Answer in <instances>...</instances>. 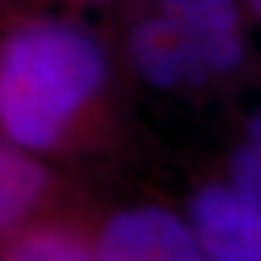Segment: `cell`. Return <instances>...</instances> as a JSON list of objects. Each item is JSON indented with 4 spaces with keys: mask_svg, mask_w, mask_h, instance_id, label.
I'll list each match as a JSON object with an SVG mask.
<instances>
[{
    "mask_svg": "<svg viewBox=\"0 0 261 261\" xmlns=\"http://www.w3.org/2000/svg\"><path fill=\"white\" fill-rule=\"evenodd\" d=\"M105 82L103 48L84 28L23 21L0 45V134L28 151L53 149Z\"/></svg>",
    "mask_w": 261,
    "mask_h": 261,
    "instance_id": "1",
    "label": "cell"
},
{
    "mask_svg": "<svg viewBox=\"0 0 261 261\" xmlns=\"http://www.w3.org/2000/svg\"><path fill=\"white\" fill-rule=\"evenodd\" d=\"M95 261H207L190 223L161 207L112 217L93 248Z\"/></svg>",
    "mask_w": 261,
    "mask_h": 261,
    "instance_id": "2",
    "label": "cell"
},
{
    "mask_svg": "<svg viewBox=\"0 0 261 261\" xmlns=\"http://www.w3.org/2000/svg\"><path fill=\"white\" fill-rule=\"evenodd\" d=\"M190 226L207 261H261V201L234 186L201 190Z\"/></svg>",
    "mask_w": 261,
    "mask_h": 261,
    "instance_id": "3",
    "label": "cell"
},
{
    "mask_svg": "<svg viewBox=\"0 0 261 261\" xmlns=\"http://www.w3.org/2000/svg\"><path fill=\"white\" fill-rule=\"evenodd\" d=\"M128 48L138 72L159 87L196 85L211 77L186 31L155 6L134 19Z\"/></svg>",
    "mask_w": 261,
    "mask_h": 261,
    "instance_id": "4",
    "label": "cell"
},
{
    "mask_svg": "<svg viewBox=\"0 0 261 261\" xmlns=\"http://www.w3.org/2000/svg\"><path fill=\"white\" fill-rule=\"evenodd\" d=\"M192 39L211 75L226 74L242 60V33L234 0H153Z\"/></svg>",
    "mask_w": 261,
    "mask_h": 261,
    "instance_id": "5",
    "label": "cell"
},
{
    "mask_svg": "<svg viewBox=\"0 0 261 261\" xmlns=\"http://www.w3.org/2000/svg\"><path fill=\"white\" fill-rule=\"evenodd\" d=\"M25 151L0 134V238L37 209L48 188L47 170Z\"/></svg>",
    "mask_w": 261,
    "mask_h": 261,
    "instance_id": "6",
    "label": "cell"
},
{
    "mask_svg": "<svg viewBox=\"0 0 261 261\" xmlns=\"http://www.w3.org/2000/svg\"><path fill=\"white\" fill-rule=\"evenodd\" d=\"M6 261H95L93 248L60 224L28 228L12 242Z\"/></svg>",
    "mask_w": 261,
    "mask_h": 261,
    "instance_id": "7",
    "label": "cell"
},
{
    "mask_svg": "<svg viewBox=\"0 0 261 261\" xmlns=\"http://www.w3.org/2000/svg\"><path fill=\"white\" fill-rule=\"evenodd\" d=\"M230 178L236 190L261 201V111L248 126V140L234 153Z\"/></svg>",
    "mask_w": 261,
    "mask_h": 261,
    "instance_id": "8",
    "label": "cell"
},
{
    "mask_svg": "<svg viewBox=\"0 0 261 261\" xmlns=\"http://www.w3.org/2000/svg\"><path fill=\"white\" fill-rule=\"evenodd\" d=\"M252 4H253V8L257 10V14L261 16V0H252Z\"/></svg>",
    "mask_w": 261,
    "mask_h": 261,
    "instance_id": "9",
    "label": "cell"
},
{
    "mask_svg": "<svg viewBox=\"0 0 261 261\" xmlns=\"http://www.w3.org/2000/svg\"><path fill=\"white\" fill-rule=\"evenodd\" d=\"M82 2H89V0H82Z\"/></svg>",
    "mask_w": 261,
    "mask_h": 261,
    "instance_id": "10",
    "label": "cell"
}]
</instances>
